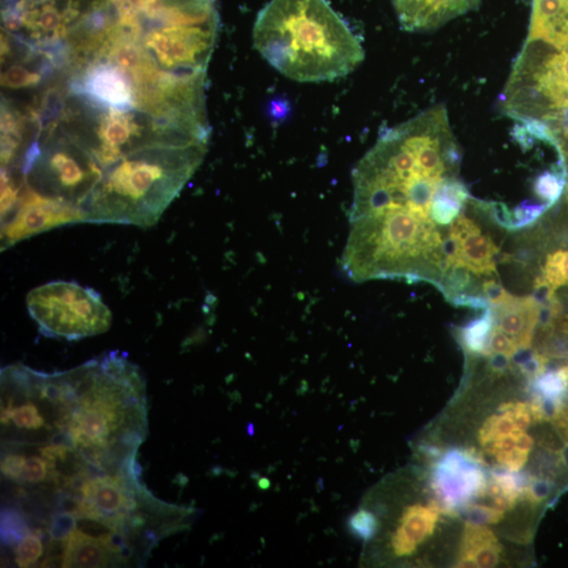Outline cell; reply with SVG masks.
<instances>
[{"label": "cell", "instance_id": "24", "mask_svg": "<svg viewBox=\"0 0 568 568\" xmlns=\"http://www.w3.org/2000/svg\"><path fill=\"white\" fill-rule=\"evenodd\" d=\"M466 509L469 523L477 524H496L499 523L504 517V512L491 506L484 504H471Z\"/></svg>", "mask_w": 568, "mask_h": 568}, {"label": "cell", "instance_id": "20", "mask_svg": "<svg viewBox=\"0 0 568 568\" xmlns=\"http://www.w3.org/2000/svg\"><path fill=\"white\" fill-rule=\"evenodd\" d=\"M49 477L56 478L55 463L46 460L44 457L32 456L23 467L19 483L37 484Z\"/></svg>", "mask_w": 568, "mask_h": 568}, {"label": "cell", "instance_id": "21", "mask_svg": "<svg viewBox=\"0 0 568 568\" xmlns=\"http://www.w3.org/2000/svg\"><path fill=\"white\" fill-rule=\"evenodd\" d=\"M350 529L353 535L364 542H369L378 534L379 521L375 514L361 508L352 515Z\"/></svg>", "mask_w": 568, "mask_h": 568}, {"label": "cell", "instance_id": "12", "mask_svg": "<svg viewBox=\"0 0 568 568\" xmlns=\"http://www.w3.org/2000/svg\"><path fill=\"white\" fill-rule=\"evenodd\" d=\"M62 567H104L111 564L113 556L100 538L73 531L62 540Z\"/></svg>", "mask_w": 568, "mask_h": 568}, {"label": "cell", "instance_id": "11", "mask_svg": "<svg viewBox=\"0 0 568 568\" xmlns=\"http://www.w3.org/2000/svg\"><path fill=\"white\" fill-rule=\"evenodd\" d=\"M501 554V544L489 527L467 521L462 539V555L457 567H495L500 562Z\"/></svg>", "mask_w": 568, "mask_h": 568}, {"label": "cell", "instance_id": "5", "mask_svg": "<svg viewBox=\"0 0 568 568\" xmlns=\"http://www.w3.org/2000/svg\"><path fill=\"white\" fill-rule=\"evenodd\" d=\"M488 477L476 457L453 450L434 467L432 486L448 512L466 508L483 498Z\"/></svg>", "mask_w": 568, "mask_h": 568}, {"label": "cell", "instance_id": "16", "mask_svg": "<svg viewBox=\"0 0 568 568\" xmlns=\"http://www.w3.org/2000/svg\"><path fill=\"white\" fill-rule=\"evenodd\" d=\"M534 390L541 402L561 407L568 392L567 377L559 370H548L536 376Z\"/></svg>", "mask_w": 568, "mask_h": 568}, {"label": "cell", "instance_id": "27", "mask_svg": "<svg viewBox=\"0 0 568 568\" xmlns=\"http://www.w3.org/2000/svg\"><path fill=\"white\" fill-rule=\"evenodd\" d=\"M27 462L22 454H11L4 457L2 461V472L5 477L19 483L23 467Z\"/></svg>", "mask_w": 568, "mask_h": 568}, {"label": "cell", "instance_id": "4", "mask_svg": "<svg viewBox=\"0 0 568 568\" xmlns=\"http://www.w3.org/2000/svg\"><path fill=\"white\" fill-rule=\"evenodd\" d=\"M139 489V481L116 475L90 479L81 488V499L73 513L79 519L96 521L111 531H127V523L135 527L137 515L132 517L131 514L138 506L134 491Z\"/></svg>", "mask_w": 568, "mask_h": 568}, {"label": "cell", "instance_id": "14", "mask_svg": "<svg viewBox=\"0 0 568 568\" xmlns=\"http://www.w3.org/2000/svg\"><path fill=\"white\" fill-rule=\"evenodd\" d=\"M495 327V310L491 306L486 307L483 314L461 328L460 337L465 349L471 353L488 352L489 341Z\"/></svg>", "mask_w": 568, "mask_h": 568}, {"label": "cell", "instance_id": "8", "mask_svg": "<svg viewBox=\"0 0 568 568\" xmlns=\"http://www.w3.org/2000/svg\"><path fill=\"white\" fill-rule=\"evenodd\" d=\"M480 0H393L400 25L409 32L436 30L474 10Z\"/></svg>", "mask_w": 568, "mask_h": 568}, {"label": "cell", "instance_id": "3", "mask_svg": "<svg viewBox=\"0 0 568 568\" xmlns=\"http://www.w3.org/2000/svg\"><path fill=\"white\" fill-rule=\"evenodd\" d=\"M27 306L40 333L48 337L83 339L107 332L112 323V312L101 295L74 281L33 288Z\"/></svg>", "mask_w": 568, "mask_h": 568}, {"label": "cell", "instance_id": "9", "mask_svg": "<svg viewBox=\"0 0 568 568\" xmlns=\"http://www.w3.org/2000/svg\"><path fill=\"white\" fill-rule=\"evenodd\" d=\"M438 506L415 504L404 509L399 524L391 539V546L396 557L414 555L422 543L430 538L439 520Z\"/></svg>", "mask_w": 568, "mask_h": 568}, {"label": "cell", "instance_id": "7", "mask_svg": "<svg viewBox=\"0 0 568 568\" xmlns=\"http://www.w3.org/2000/svg\"><path fill=\"white\" fill-rule=\"evenodd\" d=\"M498 254L495 242L473 219L459 215L450 225L448 272L460 269L478 277L491 276L497 271Z\"/></svg>", "mask_w": 568, "mask_h": 568}, {"label": "cell", "instance_id": "18", "mask_svg": "<svg viewBox=\"0 0 568 568\" xmlns=\"http://www.w3.org/2000/svg\"><path fill=\"white\" fill-rule=\"evenodd\" d=\"M30 534L23 515L16 509L4 508L2 514V541L5 547H14Z\"/></svg>", "mask_w": 568, "mask_h": 568}, {"label": "cell", "instance_id": "10", "mask_svg": "<svg viewBox=\"0 0 568 568\" xmlns=\"http://www.w3.org/2000/svg\"><path fill=\"white\" fill-rule=\"evenodd\" d=\"M494 310L496 327L517 342L519 349H529L539 321L538 301L515 297L512 303Z\"/></svg>", "mask_w": 568, "mask_h": 568}, {"label": "cell", "instance_id": "6", "mask_svg": "<svg viewBox=\"0 0 568 568\" xmlns=\"http://www.w3.org/2000/svg\"><path fill=\"white\" fill-rule=\"evenodd\" d=\"M85 223L83 213L35 196L22 197L2 219V250L62 225Z\"/></svg>", "mask_w": 568, "mask_h": 568}, {"label": "cell", "instance_id": "28", "mask_svg": "<svg viewBox=\"0 0 568 568\" xmlns=\"http://www.w3.org/2000/svg\"><path fill=\"white\" fill-rule=\"evenodd\" d=\"M562 372L564 373V375L567 377L568 379V363L566 365H564V368L561 369Z\"/></svg>", "mask_w": 568, "mask_h": 568}, {"label": "cell", "instance_id": "17", "mask_svg": "<svg viewBox=\"0 0 568 568\" xmlns=\"http://www.w3.org/2000/svg\"><path fill=\"white\" fill-rule=\"evenodd\" d=\"M10 420L20 430L38 431L40 428L48 427L37 404L32 402L13 407V403L7 400V404L2 407V423L8 425Z\"/></svg>", "mask_w": 568, "mask_h": 568}, {"label": "cell", "instance_id": "2", "mask_svg": "<svg viewBox=\"0 0 568 568\" xmlns=\"http://www.w3.org/2000/svg\"><path fill=\"white\" fill-rule=\"evenodd\" d=\"M258 53L284 77L324 83L361 66V40L328 0H270L253 30Z\"/></svg>", "mask_w": 568, "mask_h": 568}, {"label": "cell", "instance_id": "19", "mask_svg": "<svg viewBox=\"0 0 568 568\" xmlns=\"http://www.w3.org/2000/svg\"><path fill=\"white\" fill-rule=\"evenodd\" d=\"M542 283L550 292L568 283V251L556 252L548 256Z\"/></svg>", "mask_w": 568, "mask_h": 568}, {"label": "cell", "instance_id": "23", "mask_svg": "<svg viewBox=\"0 0 568 568\" xmlns=\"http://www.w3.org/2000/svg\"><path fill=\"white\" fill-rule=\"evenodd\" d=\"M519 351L517 342L503 332L499 328L492 329L488 345V352L497 356L512 358Z\"/></svg>", "mask_w": 568, "mask_h": 568}, {"label": "cell", "instance_id": "22", "mask_svg": "<svg viewBox=\"0 0 568 568\" xmlns=\"http://www.w3.org/2000/svg\"><path fill=\"white\" fill-rule=\"evenodd\" d=\"M44 554L42 538L35 532L28 534L19 543L15 548V560L20 567H30L37 564Z\"/></svg>", "mask_w": 568, "mask_h": 568}, {"label": "cell", "instance_id": "25", "mask_svg": "<svg viewBox=\"0 0 568 568\" xmlns=\"http://www.w3.org/2000/svg\"><path fill=\"white\" fill-rule=\"evenodd\" d=\"M75 527H77V515L74 513L56 514L50 530L52 540H65L75 531Z\"/></svg>", "mask_w": 568, "mask_h": 568}, {"label": "cell", "instance_id": "1", "mask_svg": "<svg viewBox=\"0 0 568 568\" xmlns=\"http://www.w3.org/2000/svg\"><path fill=\"white\" fill-rule=\"evenodd\" d=\"M219 31L217 0H3V169L89 206L142 167L201 164Z\"/></svg>", "mask_w": 568, "mask_h": 568}, {"label": "cell", "instance_id": "26", "mask_svg": "<svg viewBox=\"0 0 568 568\" xmlns=\"http://www.w3.org/2000/svg\"><path fill=\"white\" fill-rule=\"evenodd\" d=\"M483 293L490 305L494 307V309L507 305L515 298V296L509 294L501 284L497 283L495 280L485 281L483 286Z\"/></svg>", "mask_w": 568, "mask_h": 568}, {"label": "cell", "instance_id": "13", "mask_svg": "<svg viewBox=\"0 0 568 568\" xmlns=\"http://www.w3.org/2000/svg\"><path fill=\"white\" fill-rule=\"evenodd\" d=\"M526 483L519 472L495 473L488 480L483 498L488 497L491 507L506 513L523 498Z\"/></svg>", "mask_w": 568, "mask_h": 568}, {"label": "cell", "instance_id": "15", "mask_svg": "<svg viewBox=\"0 0 568 568\" xmlns=\"http://www.w3.org/2000/svg\"><path fill=\"white\" fill-rule=\"evenodd\" d=\"M520 431L515 419V403L503 404L499 414L492 415L485 420L478 434L479 443L483 448L496 440Z\"/></svg>", "mask_w": 568, "mask_h": 568}]
</instances>
